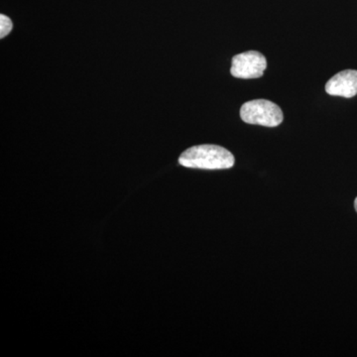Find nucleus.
<instances>
[{"label": "nucleus", "instance_id": "obj_2", "mask_svg": "<svg viewBox=\"0 0 357 357\" xmlns=\"http://www.w3.org/2000/svg\"><path fill=\"white\" fill-rule=\"evenodd\" d=\"M241 119L245 123L276 128L283 122V112L276 103L267 100H255L243 103Z\"/></svg>", "mask_w": 357, "mask_h": 357}, {"label": "nucleus", "instance_id": "obj_4", "mask_svg": "<svg viewBox=\"0 0 357 357\" xmlns=\"http://www.w3.org/2000/svg\"><path fill=\"white\" fill-rule=\"evenodd\" d=\"M326 91L331 96L354 98L357 95V70H345L337 73L326 83Z\"/></svg>", "mask_w": 357, "mask_h": 357}, {"label": "nucleus", "instance_id": "obj_3", "mask_svg": "<svg viewBox=\"0 0 357 357\" xmlns=\"http://www.w3.org/2000/svg\"><path fill=\"white\" fill-rule=\"evenodd\" d=\"M267 68L266 58L257 51H248L232 58L230 73L238 79H259Z\"/></svg>", "mask_w": 357, "mask_h": 357}, {"label": "nucleus", "instance_id": "obj_5", "mask_svg": "<svg viewBox=\"0 0 357 357\" xmlns=\"http://www.w3.org/2000/svg\"><path fill=\"white\" fill-rule=\"evenodd\" d=\"M13 28V21L10 18L4 15V14H1L0 15V38L3 39L4 37H6L11 32Z\"/></svg>", "mask_w": 357, "mask_h": 357}, {"label": "nucleus", "instance_id": "obj_6", "mask_svg": "<svg viewBox=\"0 0 357 357\" xmlns=\"http://www.w3.org/2000/svg\"><path fill=\"white\" fill-rule=\"evenodd\" d=\"M354 208H356L357 213V198L356 199V201H354Z\"/></svg>", "mask_w": 357, "mask_h": 357}, {"label": "nucleus", "instance_id": "obj_1", "mask_svg": "<svg viewBox=\"0 0 357 357\" xmlns=\"http://www.w3.org/2000/svg\"><path fill=\"white\" fill-rule=\"evenodd\" d=\"M178 163L187 168L203 170H223L234 167V155L218 145H198L185 150L178 158Z\"/></svg>", "mask_w": 357, "mask_h": 357}]
</instances>
